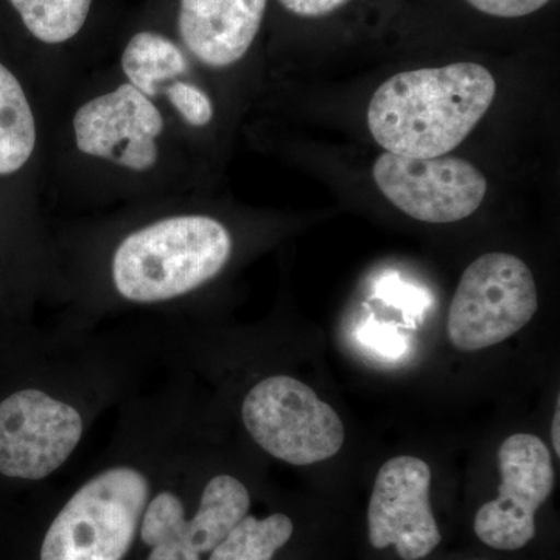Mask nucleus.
Segmentation results:
<instances>
[{
    "mask_svg": "<svg viewBox=\"0 0 560 560\" xmlns=\"http://www.w3.org/2000/svg\"><path fill=\"white\" fill-rule=\"evenodd\" d=\"M495 94L492 72L478 62L408 70L374 92L368 128L388 153L419 160L444 156L480 124Z\"/></svg>",
    "mask_w": 560,
    "mask_h": 560,
    "instance_id": "nucleus-1",
    "label": "nucleus"
},
{
    "mask_svg": "<svg viewBox=\"0 0 560 560\" xmlns=\"http://www.w3.org/2000/svg\"><path fill=\"white\" fill-rule=\"evenodd\" d=\"M230 231L206 215H180L132 232L113 259L125 300L151 304L183 296L215 278L231 259Z\"/></svg>",
    "mask_w": 560,
    "mask_h": 560,
    "instance_id": "nucleus-2",
    "label": "nucleus"
},
{
    "mask_svg": "<svg viewBox=\"0 0 560 560\" xmlns=\"http://www.w3.org/2000/svg\"><path fill=\"white\" fill-rule=\"evenodd\" d=\"M142 471L113 467L88 481L51 523L40 560H121L149 503Z\"/></svg>",
    "mask_w": 560,
    "mask_h": 560,
    "instance_id": "nucleus-3",
    "label": "nucleus"
},
{
    "mask_svg": "<svg viewBox=\"0 0 560 560\" xmlns=\"http://www.w3.org/2000/svg\"><path fill=\"white\" fill-rule=\"evenodd\" d=\"M539 308L528 265L506 253L471 261L448 308V340L463 352L492 348L514 337Z\"/></svg>",
    "mask_w": 560,
    "mask_h": 560,
    "instance_id": "nucleus-4",
    "label": "nucleus"
},
{
    "mask_svg": "<svg viewBox=\"0 0 560 560\" xmlns=\"http://www.w3.org/2000/svg\"><path fill=\"white\" fill-rule=\"evenodd\" d=\"M242 418L265 452L293 466L334 458L345 444L338 412L311 386L289 375L257 383L243 401Z\"/></svg>",
    "mask_w": 560,
    "mask_h": 560,
    "instance_id": "nucleus-5",
    "label": "nucleus"
},
{
    "mask_svg": "<svg viewBox=\"0 0 560 560\" xmlns=\"http://www.w3.org/2000/svg\"><path fill=\"white\" fill-rule=\"evenodd\" d=\"M378 190L401 212L423 223L469 219L488 194V179L471 162L456 156L429 160L381 154L372 167Z\"/></svg>",
    "mask_w": 560,
    "mask_h": 560,
    "instance_id": "nucleus-6",
    "label": "nucleus"
},
{
    "mask_svg": "<svg viewBox=\"0 0 560 560\" xmlns=\"http://www.w3.org/2000/svg\"><path fill=\"white\" fill-rule=\"evenodd\" d=\"M83 434L80 412L39 389L0 401V474L43 480L60 469Z\"/></svg>",
    "mask_w": 560,
    "mask_h": 560,
    "instance_id": "nucleus-7",
    "label": "nucleus"
},
{
    "mask_svg": "<svg viewBox=\"0 0 560 560\" xmlns=\"http://www.w3.org/2000/svg\"><path fill=\"white\" fill-rule=\"evenodd\" d=\"M499 469V497L478 510L475 533L495 550H521L536 536V512L555 488L551 453L534 434H512L501 444Z\"/></svg>",
    "mask_w": 560,
    "mask_h": 560,
    "instance_id": "nucleus-8",
    "label": "nucleus"
},
{
    "mask_svg": "<svg viewBox=\"0 0 560 560\" xmlns=\"http://www.w3.org/2000/svg\"><path fill=\"white\" fill-rule=\"evenodd\" d=\"M249 506L248 489L231 475H217L208 482L191 521H186L175 493H158L140 522V537L151 548L147 560H200L230 536Z\"/></svg>",
    "mask_w": 560,
    "mask_h": 560,
    "instance_id": "nucleus-9",
    "label": "nucleus"
},
{
    "mask_svg": "<svg viewBox=\"0 0 560 560\" xmlns=\"http://www.w3.org/2000/svg\"><path fill=\"white\" fill-rule=\"evenodd\" d=\"M430 486L425 460L397 456L383 464L368 508L372 547H396L404 560H420L434 551L442 536L431 511Z\"/></svg>",
    "mask_w": 560,
    "mask_h": 560,
    "instance_id": "nucleus-10",
    "label": "nucleus"
},
{
    "mask_svg": "<svg viewBox=\"0 0 560 560\" xmlns=\"http://www.w3.org/2000/svg\"><path fill=\"white\" fill-rule=\"evenodd\" d=\"M164 130L160 110L130 83L84 103L73 117L77 147L135 172L156 164V139Z\"/></svg>",
    "mask_w": 560,
    "mask_h": 560,
    "instance_id": "nucleus-11",
    "label": "nucleus"
},
{
    "mask_svg": "<svg viewBox=\"0 0 560 560\" xmlns=\"http://www.w3.org/2000/svg\"><path fill=\"white\" fill-rule=\"evenodd\" d=\"M268 0H180L179 33L187 49L209 68L245 57L264 21Z\"/></svg>",
    "mask_w": 560,
    "mask_h": 560,
    "instance_id": "nucleus-12",
    "label": "nucleus"
},
{
    "mask_svg": "<svg viewBox=\"0 0 560 560\" xmlns=\"http://www.w3.org/2000/svg\"><path fill=\"white\" fill-rule=\"evenodd\" d=\"M36 124L20 81L0 65V176L16 173L31 160Z\"/></svg>",
    "mask_w": 560,
    "mask_h": 560,
    "instance_id": "nucleus-13",
    "label": "nucleus"
},
{
    "mask_svg": "<svg viewBox=\"0 0 560 560\" xmlns=\"http://www.w3.org/2000/svg\"><path fill=\"white\" fill-rule=\"evenodd\" d=\"M121 68L131 86L151 98L160 94L165 81L183 75L187 61L176 44L158 33L132 36L121 55Z\"/></svg>",
    "mask_w": 560,
    "mask_h": 560,
    "instance_id": "nucleus-14",
    "label": "nucleus"
},
{
    "mask_svg": "<svg viewBox=\"0 0 560 560\" xmlns=\"http://www.w3.org/2000/svg\"><path fill=\"white\" fill-rule=\"evenodd\" d=\"M293 522L283 514H272L259 521L253 515L245 518L215 550L209 560H272L293 536Z\"/></svg>",
    "mask_w": 560,
    "mask_h": 560,
    "instance_id": "nucleus-15",
    "label": "nucleus"
},
{
    "mask_svg": "<svg viewBox=\"0 0 560 560\" xmlns=\"http://www.w3.org/2000/svg\"><path fill=\"white\" fill-rule=\"evenodd\" d=\"M27 31L46 44H61L83 28L92 0H10Z\"/></svg>",
    "mask_w": 560,
    "mask_h": 560,
    "instance_id": "nucleus-16",
    "label": "nucleus"
},
{
    "mask_svg": "<svg viewBox=\"0 0 560 560\" xmlns=\"http://www.w3.org/2000/svg\"><path fill=\"white\" fill-rule=\"evenodd\" d=\"M168 101L180 117L191 127H205L213 117V106L209 95L189 83H175L167 90Z\"/></svg>",
    "mask_w": 560,
    "mask_h": 560,
    "instance_id": "nucleus-17",
    "label": "nucleus"
},
{
    "mask_svg": "<svg viewBox=\"0 0 560 560\" xmlns=\"http://www.w3.org/2000/svg\"><path fill=\"white\" fill-rule=\"evenodd\" d=\"M359 340L388 359H399L407 352V341L388 324H366L360 330Z\"/></svg>",
    "mask_w": 560,
    "mask_h": 560,
    "instance_id": "nucleus-18",
    "label": "nucleus"
},
{
    "mask_svg": "<svg viewBox=\"0 0 560 560\" xmlns=\"http://www.w3.org/2000/svg\"><path fill=\"white\" fill-rule=\"evenodd\" d=\"M475 10L493 18L515 20L544 9L551 0H466Z\"/></svg>",
    "mask_w": 560,
    "mask_h": 560,
    "instance_id": "nucleus-19",
    "label": "nucleus"
},
{
    "mask_svg": "<svg viewBox=\"0 0 560 560\" xmlns=\"http://www.w3.org/2000/svg\"><path fill=\"white\" fill-rule=\"evenodd\" d=\"M283 9L301 18H323L345 7L349 0H279Z\"/></svg>",
    "mask_w": 560,
    "mask_h": 560,
    "instance_id": "nucleus-20",
    "label": "nucleus"
},
{
    "mask_svg": "<svg viewBox=\"0 0 560 560\" xmlns=\"http://www.w3.org/2000/svg\"><path fill=\"white\" fill-rule=\"evenodd\" d=\"M559 418H560V408L558 401V410H556L555 420H552V445H555L556 455H560L559 448Z\"/></svg>",
    "mask_w": 560,
    "mask_h": 560,
    "instance_id": "nucleus-21",
    "label": "nucleus"
}]
</instances>
